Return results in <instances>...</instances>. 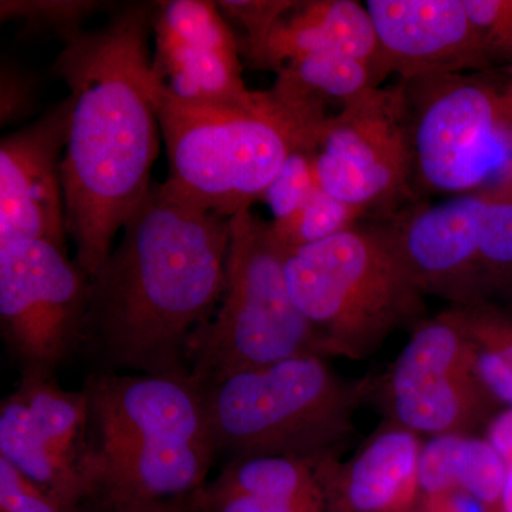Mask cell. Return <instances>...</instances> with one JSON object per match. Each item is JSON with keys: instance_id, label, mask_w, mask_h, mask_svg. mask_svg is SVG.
<instances>
[{"instance_id": "obj_1", "label": "cell", "mask_w": 512, "mask_h": 512, "mask_svg": "<svg viewBox=\"0 0 512 512\" xmlns=\"http://www.w3.org/2000/svg\"><path fill=\"white\" fill-rule=\"evenodd\" d=\"M123 231L89 278L83 348L100 372L190 377L224 292L229 218L163 183L151 185Z\"/></svg>"}, {"instance_id": "obj_2", "label": "cell", "mask_w": 512, "mask_h": 512, "mask_svg": "<svg viewBox=\"0 0 512 512\" xmlns=\"http://www.w3.org/2000/svg\"><path fill=\"white\" fill-rule=\"evenodd\" d=\"M157 3L120 6L99 29L64 40L55 73L69 87L63 160L67 237L92 278L151 188L158 124L150 40Z\"/></svg>"}, {"instance_id": "obj_3", "label": "cell", "mask_w": 512, "mask_h": 512, "mask_svg": "<svg viewBox=\"0 0 512 512\" xmlns=\"http://www.w3.org/2000/svg\"><path fill=\"white\" fill-rule=\"evenodd\" d=\"M154 104L167 147L165 183L225 218L262 200L293 151H316L328 101L278 73L266 92L239 104L177 100L154 80Z\"/></svg>"}, {"instance_id": "obj_4", "label": "cell", "mask_w": 512, "mask_h": 512, "mask_svg": "<svg viewBox=\"0 0 512 512\" xmlns=\"http://www.w3.org/2000/svg\"><path fill=\"white\" fill-rule=\"evenodd\" d=\"M90 403L93 501H181L208 483L217 460L202 389L192 377L93 373Z\"/></svg>"}, {"instance_id": "obj_5", "label": "cell", "mask_w": 512, "mask_h": 512, "mask_svg": "<svg viewBox=\"0 0 512 512\" xmlns=\"http://www.w3.org/2000/svg\"><path fill=\"white\" fill-rule=\"evenodd\" d=\"M372 380L346 382L326 357L299 356L201 387L215 454L325 458L355 430Z\"/></svg>"}, {"instance_id": "obj_6", "label": "cell", "mask_w": 512, "mask_h": 512, "mask_svg": "<svg viewBox=\"0 0 512 512\" xmlns=\"http://www.w3.org/2000/svg\"><path fill=\"white\" fill-rule=\"evenodd\" d=\"M286 284L325 356L362 360L397 329L419 325L424 293L382 227L284 249Z\"/></svg>"}, {"instance_id": "obj_7", "label": "cell", "mask_w": 512, "mask_h": 512, "mask_svg": "<svg viewBox=\"0 0 512 512\" xmlns=\"http://www.w3.org/2000/svg\"><path fill=\"white\" fill-rule=\"evenodd\" d=\"M229 248L220 308L195 348L198 386L299 356L326 357L286 284L284 248L271 222L251 210L229 218Z\"/></svg>"}, {"instance_id": "obj_8", "label": "cell", "mask_w": 512, "mask_h": 512, "mask_svg": "<svg viewBox=\"0 0 512 512\" xmlns=\"http://www.w3.org/2000/svg\"><path fill=\"white\" fill-rule=\"evenodd\" d=\"M403 84L414 188L470 194L512 175V66Z\"/></svg>"}, {"instance_id": "obj_9", "label": "cell", "mask_w": 512, "mask_h": 512, "mask_svg": "<svg viewBox=\"0 0 512 512\" xmlns=\"http://www.w3.org/2000/svg\"><path fill=\"white\" fill-rule=\"evenodd\" d=\"M89 278L43 239L0 245V335L22 376L55 377L83 348Z\"/></svg>"}, {"instance_id": "obj_10", "label": "cell", "mask_w": 512, "mask_h": 512, "mask_svg": "<svg viewBox=\"0 0 512 512\" xmlns=\"http://www.w3.org/2000/svg\"><path fill=\"white\" fill-rule=\"evenodd\" d=\"M320 188L363 211L393 214L416 198L403 84L370 90L330 116L315 153Z\"/></svg>"}, {"instance_id": "obj_11", "label": "cell", "mask_w": 512, "mask_h": 512, "mask_svg": "<svg viewBox=\"0 0 512 512\" xmlns=\"http://www.w3.org/2000/svg\"><path fill=\"white\" fill-rule=\"evenodd\" d=\"M394 423L431 436L471 434L491 396L474 373V348L454 309L414 329L384 383Z\"/></svg>"}, {"instance_id": "obj_12", "label": "cell", "mask_w": 512, "mask_h": 512, "mask_svg": "<svg viewBox=\"0 0 512 512\" xmlns=\"http://www.w3.org/2000/svg\"><path fill=\"white\" fill-rule=\"evenodd\" d=\"M90 403L55 377L22 376L0 404V457L57 500L82 511L93 498Z\"/></svg>"}, {"instance_id": "obj_13", "label": "cell", "mask_w": 512, "mask_h": 512, "mask_svg": "<svg viewBox=\"0 0 512 512\" xmlns=\"http://www.w3.org/2000/svg\"><path fill=\"white\" fill-rule=\"evenodd\" d=\"M151 73L161 89L192 104H239L255 92L242 80L239 43L218 3L157 2Z\"/></svg>"}, {"instance_id": "obj_14", "label": "cell", "mask_w": 512, "mask_h": 512, "mask_svg": "<svg viewBox=\"0 0 512 512\" xmlns=\"http://www.w3.org/2000/svg\"><path fill=\"white\" fill-rule=\"evenodd\" d=\"M490 188L436 205H413L384 224L424 295L470 306L485 301L480 245Z\"/></svg>"}, {"instance_id": "obj_15", "label": "cell", "mask_w": 512, "mask_h": 512, "mask_svg": "<svg viewBox=\"0 0 512 512\" xmlns=\"http://www.w3.org/2000/svg\"><path fill=\"white\" fill-rule=\"evenodd\" d=\"M72 104L52 109L0 143V245L43 239L67 248L63 148L69 143Z\"/></svg>"}, {"instance_id": "obj_16", "label": "cell", "mask_w": 512, "mask_h": 512, "mask_svg": "<svg viewBox=\"0 0 512 512\" xmlns=\"http://www.w3.org/2000/svg\"><path fill=\"white\" fill-rule=\"evenodd\" d=\"M390 73L403 82L494 69L500 62L464 0H367Z\"/></svg>"}, {"instance_id": "obj_17", "label": "cell", "mask_w": 512, "mask_h": 512, "mask_svg": "<svg viewBox=\"0 0 512 512\" xmlns=\"http://www.w3.org/2000/svg\"><path fill=\"white\" fill-rule=\"evenodd\" d=\"M417 433L387 421L340 464L320 458L318 476L332 512H410L419 497Z\"/></svg>"}, {"instance_id": "obj_18", "label": "cell", "mask_w": 512, "mask_h": 512, "mask_svg": "<svg viewBox=\"0 0 512 512\" xmlns=\"http://www.w3.org/2000/svg\"><path fill=\"white\" fill-rule=\"evenodd\" d=\"M242 53L255 67L276 73L308 56L342 53L390 74L369 12L356 0L296 2L258 45Z\"/></svg>"}, {"instance_id": "obj_19", "label": "cell", "mask_w": 512, "mask_h": 512, "mask_svg": "<svg viewBox=\"0 0 512 512\" xmlns=\"http://www.w3.org/2000/svg\"><path fill=\"white\" fill-rule=\"evenodd\" d=\"M504 480L503 458L485 437L443 434L421 446L419 497L461 488L488 512H501Z\"/></svg>"}, {"instance_id": "obj_20", "label": "cell", "mask_w": 512, "mask_h": 512, "mask_svg": "<svg viewBox=\"0 0 512 512\" xmlns=\"http://www.w3.org/2000/svg\"><path fill=\"white\" fill-rule=\"evenodd\" d=\"M319 460L281 456L232 460L202 488L212 494L248 495L308 510L332 511L316 470Z\"/></svg>"}, {"instance_id": "obj_21", "label": "cell", "mask_w": 512, "mask_h": 512, "mask_svg": "<svg viewBox=\"0 0 512 512\" xmlns=\"http://www.w3.org/2000/svg\"><path fill=\"white\" fill-rule=\"evenodd\" d=\"M278 73L286 74L323 100L340 101L342 106L377 89L387 77L375 64L342 53L308 56L286 64Z\"/></svg>"}, {"instance_id": "obj_22", "label": "cell", "mask_w": 512, "mask_h": 512, "mask_svg": "<svg viewBox=\"0 0 512 512\" xmlns=\"http://www.w3.org/2000/svg\"><path fill=\"white\" fill-rule=\"evenodd\" d=\"M485 296L512 288V175L490 188L480 245Z\"/></svg>"}, {"instance_id": "obj_23", "label": "cell", "mask_w": 512, "mask_h": 512, "mask_svg": "<svg viewBox=\"0 0 512 512\" xmlns=\"http://www.w3.org/2000/svg\"><path fill=\"white\" fill-rule=\"evenodd\" d=\"M366 212L318 188L298 212L284 222H271L284 249L306 247L355 227Z\"/></svg>"}, {"instance_id": "obj_24", "label": "cell", "mask_w": 512, "mask_h": 512, "mask_svg": "<svg viewBox=\"0 0 512 512\" xmlns=\"http://www.w3.org/2000/svg\"><path fill=\"white\" fill-rule=\"evenodd\" d=\"M101 5L96 0H2L0 20L19 22L22 36L53 35L64 42L82 32L83 23Z\"/></svg>"}, {"instance_id": "obj_25", "label": "cell", "mask_w": 512, "mask_h": 512, "mask_svg": "<svg viewBox=\"0 0 512 512\" xmlns=\"http://www.w3.org/2000/svg\"><path fill=\"white\" fill-rule=\"evenodd\" d=\"M315 153L309 148L293 151L274 181L266 188L262 200L271 208L274 215L272 222H284L291 218L320 188Z\"/></svg>"}, {"instance_id": "obj_26", "label": "cell", "mask_w": 512, "mask_h": 512, "mask_svg": "<svg viewBox=\"0 0 512 512\" xmlns=\"http://www.w3.org/2000/svg\"><path fill=\"white\" fill-rule=\"evenodd\" d=\"M0 512H82L52 494L0 457Z\"/></svg>"}, {"instance_id": "obj_27", "label": "cell", "mask_w": 512, "mask_h": 512, "mask_svg": "<svg viewBox=\"0 0 512 512\" xmlns=\"http://www.w3.org/2000/svg\"><path fill=\"white\" fill-rule=\"evenodd\" d=\"M296 2L291 0H245V2H218L225 19L235 20L244 28L245 37L238 40L239 52L258 45Z\"/></svg>"}, {"instance_id": "obj_28", "label": "cell", "mask_w": 512, "mask_h": 512, "mask_svg": "<svg viewBox=\"0 0 512 512\" xmlns=\"http://www.w3.org/2000/svg\"><path fill=\"white\" fill-rule=\"evenodd\" d=\"M37 80L35 74L19 64L3 62L0 69V124L2 127L22 123L36 109Z\"/></svg>"}, {"instance_id": "obj_29", "label": "cell", "mask_w": 512, "mask_h": 512, "mask_svg": "<svg viewBox=\"0 0 512 512\" xmlns=\"http://www.w3.org/2000/svg\"><path fill=\"white\" fill-rule=\"evenodd\" d=\"M454 312L471 339L491 346L512 366V320L487 302L456 306Z\"/></svg>"}, {"instance_id": "obj_30", "label": "cell", "mask_w": 512, "mask_h": 512, "mask_svg": "<svg viewBox=\"0 0 512 512\" xmlns=\"http://www.w3.org/2000/svg\"><path fill=\"white\" fill-rule=\"evenodd\" d=\"M464 5L498 60L512 66V0H464Z\"/></svg>"}, {"instance_id": "obj_31", "label": "cell", "mask_w": 512, "mask_h": 512, "mask_svg": "<svg viewBox=\"0 0 512 512\" xmlns=\"http://www.w3.org/2000/svg\"><path fill=\"white\" fill-rule=\"evenodd\" d=\"M184 512H332L308 510L276 501L237 494H212L204 488L178 501Z\"/></svg>"}, {"instance_id": "obj_32", "label": "cell", "mask_w": 512, "mask_h": 512, "mask_svg": "<svg viewBox=\"0 0 512 512\" xmlns=\"http://www.w3.org/2000/svg\"><path fill=\"white\" fill-rule=\"evenodd\" d=\"M471 342L474 348V373L478 382L494 402L512 409V366L491 346L474 339Z\"/></svg>"}, {"instance_id": "obj_33", "label": "cell", "mask_w": 512, "mask_h": 512, "mask_svg": "<svg viewBox=\"0 0 512 512\" xmlns=\"http://www.w3.org/2000/svg\"><path fill=\"white\" fill-rule=\"evenodd\" d=\"M485 439L503 458L505 480L501 512H512V409H505L490 420Z\"/></svg>"}, {"instance_id": "obj_34", "label": "cell", "mask_w": 512, "mask_h": 512, "mask_svg": "<svg viewBox=\"0 0 512 512\" xmlns=\"http://www.w3.org/2000/svg\"><path fill=\"white\" fill-rule=\"evenodd\" d=\"M410 512H488L480 501L461 488L446 493L417 497Z\"/></svg>"}, {"instance_id": "obj_35", "label": "cell", "mask_w": 512, "mask_h": 512, "mask_svg": "<svg viewBox=\"0 0 512 512\" xmlns=\"http://www.w3.org/2000/svg\"><path fill=\"white\" fill-rule=\"evenodd\" d=\"M111 512H184L178 501H156V503H140L126 505Z\"/></svg>"}]
</instances>
